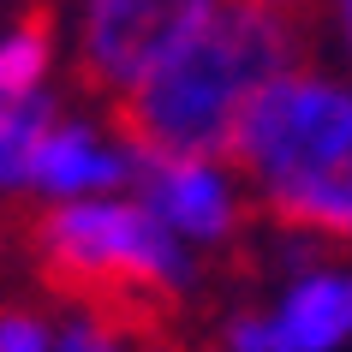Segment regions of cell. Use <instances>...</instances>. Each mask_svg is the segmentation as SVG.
<instances>
[{
	"label": "cell",
	"mask_w": 352,
	"mask_h": 352,
	"mask_svg": "<svg viewBox=\"0 0 352 352\" xmlns=\"http://www.w3.org/2000/svg\"><path fill=\"white\" fill-rule=\"evenodd\" d=\"M287 66H305V19L263 0H221L197 36H186L144 84L113 102V131L138 155L227 162L239 113Z\"/></svg>",
	"instance_id": "obj_1"
},
{
	"label": "cell",
	"mask_w": 352,
	"mask_h": 352,
	"mask_svg": "<svg viewBox=\"0 0 352 352\" xmlns=\"http://www.w3.org/2000/svg\"><path fill=\"white\" fill-rule=\"evenodd\" d=\"M227 167L245 173L251 209L280 233L352 245V78L322 66L269 78L239 113Z\"/></svg>",
	"instance_id": "obj_2"
},
{
	"label": "cell",
	"mask_w": 352,
	"mask_h": 352,
	"mask_svg": "<svg viewBox=\"0 0 352 352\" xmlns=\"http://www.w3.org/2000/svg\"><path fill=\"white\" fill-rule=\"evenodd\" d=\"M30 251L48 287L120 329H162L191 293L186 239L144 197H66L42 204L30 221Z\"/></svg>",
	"instance_id": "obj_3"
},
{
	"label": "cell",
	"mask_w": 352,
	"mask_h": 352,
	"mask_svg": "<svg viewBox=\"0 0 352 352\" xmlns=\"http://www.w3.org/2000/svg\"><path fill=\"white\" fill-rule=\"evenodd\" d=\"M221 12V0H78L72 60L96 96H120L144 84L186 36H197Z\"/></svg>",
	"instance_id": "obj_4"
},
{
	"label": "cell",
	"mask_w": 352,
	"mask_h": 352,
	"mask_svg": "<svg viewBox=\"0 0 352 352\" xmlns=\"http://www.w3.org/2000/svg\"><path fill=\"white\" fill-rule=\"evenodd\" d=\"M352 340V269L316 263L269 311L227 322V352H334Z\"/></svg>",
	"instance_id": "obj_5"
},
{
	"label": "cell",
	"mask_w": 352,
	"mask_h": 352,
	"mask_svg": "<svg viewBox=\"0 0 352 352\" xmlns=\"http://www.w3.org/2000/svg\"><path fill=\"white\" fill-rule=\"evenodd\" d=\"M138 197L186 245H227L245 227V197L215 155H138Z\"/></svg>",
	"instance_id": "obj_6"
},
{
	"label": "cell",
	"mask_w": 352,
	"mask_h": 352,
	"mask_svg": "<svg viewBox=\"0 0 352 352\" xmlns=\"http://www.w3.org/2000/svg\"><path fill=\"white\" fill-rule=\"evenodd\" d=\"M138 186V149L120 131H102L90 120H54L30 167V191L42 204L66 197H108V191Z\"/></svg>",
	"instance_id": "obj_7"
},
{
	"label": "cell",
	"mask_w": 352,
	"mask_h": 352,
	"mask_svg": "<svg viewBox=\"0 0 352 352\" xmlns=\"http://www.w3.org/2000/svg\"><path fill=\"white\" fill-rule=\"evenodd\" d=\"M54 120H60V102L48 90H30V96L0 90V197L30 191V167H36V149Z\"/></svg>",
	"instance_id": "obj_8"
},
{
	"label": "cell",
	"mask_w": 352,
	"mask_h": 352,
	"mask_svg": "<svg viewBox=\"0 0 352 352\" xmlns=\"http://www.w3.org/2000/svg\"><path fill=\"white\" fill-rule=\"evenodd\" d=\"M54 12H24L19 24L0 30V90L30 96L54 72Z\"/></svg>",
	"instance_id": "obj_9"
},
{
	"label": "cell",
	"mask_w": 352,
	"mask_h": 352,
	"mask_svg": "<svg viewBox=\"0 0 352 352\" xmlns=\"http://www.w3.org/2000/svg\"><path fill=\"white\" fill-rule=\"evenodd\" d=\"M48 352H126V329L108 322V316H96V311H84V316H72V322L54 334Z\"/></svg>",
	"instance_id": "obj_10"
},
{
	"label": "cell",
	"mask_w": 352,
	"mask_h": 352,
	"mask_svg": "<svg viewBox=\"0 0 352 352\" xmlns=\"http://www.w3.org/2000/svg\"><path fill=\"white\" fill-rule=\"evenodd\" d=\"M54 322L42 311H24V305H0V352H48L54 346Z\"/></svg>",
	"instance_id": "obj_11"
},
{
	"label": "cell",
	"mask_w": 352,
	"mask_h": 352,
	"mask_svg": "<svg viewBox=\"0 0 352 352\" xmlns=\"http://www.w3.org/2000/svg\"><path fill=\"white\" fill-rule=\"evenodd\" d=\"M316 19H322V36L340 60H346V78H352V0H316L311 6Z\"/></svg>",
	"instance_id": "obj_12"
},
{
	"label": "cell",
	"mask_w": 352,
	"mask_h": 352,
	"mask_svg": "<svg viewBox=\"0 0 352 352\" xmlns=\"http://www.w3.org/2000/svg\"><path fill=\"white\" fill-rule=\"evenodd\" d=\"M263 6H280V12H293V19H305V12H311L316 0H263Z\"/></svg>",
	"instance_id": "obj_13"
}]
</instances>
